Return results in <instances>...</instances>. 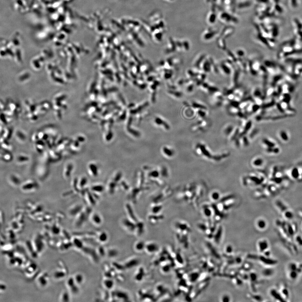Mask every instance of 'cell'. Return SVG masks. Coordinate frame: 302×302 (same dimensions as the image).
I'll return each instance as SVG.
<instances>
[{"label":"cell","instance_id":"10","mask_svg":"<svg viewBox=\"0 0 302 302\" xmlns=\"http://www.w3.org/2000/svg\"><path fill=\"white\" fill-rule=\"evenodd\" d=\"M146 243L144 241L140 240L135 244L134 249L138 252H141L145 250Z\"/></svg>","mask_w":302,"mask_h":302},{"label":"cell","instance_id":"4","mask_svg":"<svg viewBox=\"0 0 302 302\" xmlns=\"http://www.w3.org/2000/svg\"><path fill=\"white\" fill-rule=\"evenodd\" d=\"M159 246L156 243L150 242L146 243L145 250L149 254H153L158 251Z\"/></svg>","mask_w":302,"mask_h":302},{"label":"cell","instance_id":"24","mask_svg":"<svg viewBox=\"0 0 302 302\" xmlns=\"http://www.w3.org/2000/svg\"><path fill=\"white\" fill-rule=\"evenodd\" d=\"M263 275L265 277H269L272 276L274 273V270L271 269H266L263 270Z\"/></svg>","mask_w":302,"mask_h":302},{"label":"cell","instance_id":"20","mask_svg":"<svg viewBox=\"0 0 302 302\" xmlns=\"http://www.w3.org/2000/svg\"><path fill=\"white\" fill-rule=\"evenodd\" d=\"M263 142L265 144V145L267 146V149L272 148L276 147V144H275L274 142L268 139H264V140H263Z\"/></svg>","mask_w":302,"mask_h":302},{"label":"cell","instance_id":"32","mask_svg":"<svg viewBox=\"0 0 302 302\" xmlns=\"http://www.w3.org/2000/svg\"><path fill=\"white\" fill-rule=\"evenodd\" d=\"M6 287L5 285L0 283V291H4L6 290Z\"/></svg>","mask_w":302,"mask_h":302},{"label":"cell","instance_id":"1","mask_svg":"<svg viewBox=\"0 0 302 302\" xmlns=\"http://www.w3.org/2000/svg\"><path fill=\"white\" fill-rule=\"evenodd\" d=\"M277 225L282 230L283 234L287 239L291 240L296 235L297 231L296 224L285 221H277Z\"/></svg>","mask_w":302,"mask_h":302},{"label":"cell","instance_id":"29","mask_svg":"<svg viewBox=\"0 0 302 302\" xmlns=\"http://www.w3.org/2000/svg\"><path fill=\"white\" fill-rule=\"evenodd\" d=\"M233 251V248H232V246L230 245H227V247H226V253L227 254H231Z\"/></svg>","mask_w":302,"mask_h":302},{"label":"cell","instance_id":"23","mask_svg":"<svg viewBox=\"0 0 302 302\" xmlns=\"http://www.w3.org/2000/svg\"><path fill=\"white\" fill-rule=\"evenodd\" d=\"M148 175L149 176L152 178H156L159 176L160 173L157 170H153L151 171L149 173Z\"/></svg>","mask_w":302,"mask_h":302},{"label":"cell","instance_id":"3","mask_svg":"<svg viewBox=\"0 0 302 302\" xmlns=\"http://www.w3.org/2000/svg\"><path fill=\"white\" fill-rule=\"evenodd\" d=\"M248 257L251 258V259L259 260L261 263L266 266H275L278 263V261L276 259H272L270 257H267V256H264V255L258 256L252 255L248 256Z\"/></svg>","mask_w":302,"mask_h":302},{"label":"cell","instance_id":"30","mask_svg":"<svg viewBox=\"0 0 302 302\" xmlns=\"http://www.w3.org/2000/svg\"><path fill=\"white\" fill-rule=\"evenodd\" d=\"M230 298L227 295H224L221 298V301L224 302H228L230 301Z\"/></svg>","mask_w":302,"mask_h":302},{"label":"cell","instance_id":"6","mask_svg":"<svg viewBox=\"0 0 302 302\" xmlns=\"http://www.w3.org/2000/svg\"><path fill=\"white\" fill-rule=\"evenodd\" d=\"M134 222V221L132 220L130 221L127 219H124L123 220V226L129 232H133L135 231L136 227V224H135Z\"/></svg>","mask_w":302,"mask_h":302},{"label":"cell","instance_id":"12","mask_svg":"<svg viewBox=\"0 0 302 302\" xmlns=\"http://www.w3.org/2000/svg\"><path fill=\"white\" fill-rule=\"evenodd\" d=\"M103 284L105 288L111 290L113 288L114 283L111 278H108L106 280H104L103 282Z\"/></svg>","mask_w":302,"mask_h":302},{"label":"cell","instance_id":"9","mask_svg":"<svg viewBox=\"0 0 302 302\" xmlns=\"http://www.w3.org/2000/svg\"><path fill=\"white\" fill-rule=\"evenodd\" d=\"M279 291L280 292L281 294L284 297L285 299L286 300V301H287L290 297V292H289V289L287 288V286L285 285H282Z\"/></svg>","mask_w":302,"mask_h":302},{"label":"cell","instance_id":"25","mask_svg":"<svg viewBox=\"0 0 302 302\" xmlns=\"http://www.w3.org/2000/svg\"><path fill=\"white\" fill-rule=\"evenodd\" d=\"M162 209V206L161 205L155 206L153 207L152 209V212L154 214H156L159 213L160 212V211Z\"/></svg>","mask_w":302,"mask_h":302},{"label":"cell","instance_id":"16","mask_svg":"<svg viewBox=\"0 0 302 302\" xmlns=\"http://www.w3.org/2000/svg\"><path fill=\"white\" fill-rule=\"evenodd\" d=\"M108 234L105 231L100 232L98 235V239L101 243H105L108 241Z\"/></svg>","mask_w":302,"mask_h":302},{"label":"cell","instance_id":"26","mask_svg":"<svg viewBox=\"0 0 302 302\" xmlns=\"http://www.w3.org/2000/svg\"><path fill=\"white\" fill-rule=\"evenodd\" d=\"M203 212H204V215L207 217H210L211 216V211L208 208H204V209H203Z\"/></svg>","mask_w":302,"mask_h":302},{"label":"cell","instance_id":"18","mask_svg":"<svg viewBox=\"0 0 302 302\" xmlns=\"http://www.w3.org/2000/svg\"><path fill=\"white\" fill-rule=\"evenodd\" d=\"M283 216L286 219L291 220L293 219L294 216V213L290 209H288L283 213Z\"/></svg>","mask_w":302,"mask_h":302},{"label":"cell","instance_id":"14","mask_svg":"<svg viewBox=\"0 0 302 302\" xmlns=\"http://www.w3.org/2000/svg\"><path fill=\"white\" fill-rule=\"evenodd\" d=\"M139 263V261L137 259H132L129 261H127V263L125 264V267L126 268H131L133 267H135L137 266Z\"/></svg>","mask_w":302,"mask_h":302},{"label":"cell","instance_id":"2","mask_svg":"<svg viewBox=\"0 0 302 302\" xmlns=\"http://www.w3.org/2000/svg\"><path fill=\"white\" fill-rule=\"evenodd\" d=\"M288 277L290 280H295L302 273V263L292 262L288 266Z\"/></svg>","mask_w":302,"mask_h":302},{"label":"cell","instance_id":"19","mask_svg":"<svg viewBox=\"0 0 302 302\" xmlns=\"http://www.w3.org/2000/svg\"><path fill=\"white\" fill-rule=\"evenodd\" d=\"M126 208H127V212H128V214H129V216L130 218L132 219V220L133 221H137V218H136V216H135V214H134L132 207H131L129 204H127Z\"/></svg>","mask_w":302,"mask_h":302},{"label":"cell","instance_id":"11","mask_svg":"<svg viewBox=\"0 0 302 302\" xmlns=\"http://www.w3.org/2000/svg\"><path fill=\"white\" fill-rule=\"evenodd\" d=\"M163 152L165 155L169 157H172L174 155V151L167 146H165L163 147Z\"/></svg>","mask_w":302,"mask_h":302},{"label":"cell","instance_id":"21","mask_svg":"<svg viewBox=\"0 0 302 302\" xmlns=\"http://www.w3.org/2000/svg\"><path fill=\"white\" fill-rule=\"evenodd\" d=\"M257 226L259 229H263L266 228L267 226L266 221L264 219H261L258 220L257 222Z\"/></svg>","mask_w":302,"mask_h":302},{"label":"cell","instance_id":"31","mask_svg":"<svg viewBox=\"0 0 302 302\" xmlns=\"http://www.w3.org/2000/svg\"><path fill=\"white\" fill-rule=\"evenodd\" d=\"M212 197L214 200L218 199L219 198V194L215 192L212 194Z\"/></svg>","mask_w":302,"mask_h":302},{"label":"cell","instance_id":"8","mask_svg":"<svg viewBox=\"0 0 302 302\" xmlns=\"http://www.w3.org/2000/svg\"><path fill=\"white\" fill-rule=\"evenodd\" d=\"M290 176L292 178L295 180L299 179L301 176V171L298 168L294 167L291 170Z\"/></svg>","mask_w":302,"mask_h":302},{"label":"cell","instance_id":"17","mask_svg":"<svg viewBox=\"0 0 302 302\" xmlns=\"http://www.w3.org/2000/svg\"><path fill=\"white\" fill-rule=\"evenodd\" d=\"M92 220L93 223L96 225H99L101 224L102 222V219L99 214H94L92 217Z\"/></svg>","mask_w":302,"mask_h":302},{"label":"cell","instance_id":"22","mask_svg":"<svg viewBox=\"0 0 302 302\" xmlns=\"http://www.w3.org/2000/svg\"><path fill=\"white\" fill-rule=\"evenodd\" d=\"M74 279V281H75L76 283L77 284H80L83 282L84 279H83V276L81 274H76L75 275V277L73 278Z\"/></svg>","mask_w":302,"mask_h":302},{"label":"cell","instance_id":"13","mask_svg":"<svg viewBox=\"0 0 302 302\" xmlns=\"http://www.w3.org/2000/svg\"><path fill=\"white\" fill-rule=\"evenodd\" d=\"M279 135H280L281 139L283 141V142H289L290 137H289V134L286 131H285V130L281 131L280 132Z\"/></svg>","mask_w":302,"mask_h":302},{"label":"cell","instance_id":"15","mask_svg":"<svg viewBox=\"0 0 302 302\" xmlns=\"http://www.w3.org/2000/svg\"><path fill=\"white\" fill-rule=\"evenodd\" d=\"M222 228L221 226H220L219 227L218 230H217L216 233H215V235H214V240H215V242L216 243H219L220 242L221 237L222 236Z\"/></svg>","mask_w":302,"mask_h":302},{"label":"cell","instance_id":"27","mask_svg":"<svg viewBox=\"0 0 302 302\" xmlns=\"http://www.w3.org/2000/svg\"><path fill=\"white\" fill-rule=\"evenodd\" d=\"M263 163V160L260 158L257 159L255 160L254 162V165L256 166H260L262 165Z\"/></svg>","mask_w":302,"mask_h":302},{"label":"cell","instance_id":"33","mask_svg":"<svg viewBox=\"0 0 302 302\" xmlns=\"http://www.w3.org/2000/svg\"></svg>","mask_w":302,"mask_h":302},{"label":"cell","instance_id":"28","mask_svg":"<svg viewBox=\"0 0 302 302\" xmlns=\"http://www.w3.org/2000/svg\"><path fill=\"white\" fill-rule=\"evenodd\" d=\"M296 240L299 245L302 247V236L301 235H299L297 236L296 237Z\"/></svg>","mask_w":302,"mask_h":302},{"label":"cell","instance_id":"5","mask_svg":"<svg viewBox=\"0 0 302 302\" xmlns=\"http://www.w3.org/2000/svg\"><path fill=\"white\" fill-rule=\"evenodd\" d=\"M270 294L272 298L276 301L280 302H287L279 290L275 288L272 289L270 290Z\"/></svg>","mask_w":302,"mask_h":302},{"label":"cell","instance_id":"7","mask_svg":"<svg viewBox=\"0 0 302 302\" xmlns=\"http://www.w3.org/2000/svg\"><path fill=\"white\" fill-rule=\"evenodd\" d=\"M269 243L267 240H260L258 243V247L260 253H263L269 250Z\"/></svg>","mask_w":302,"mask_h":302}]
</instances>
